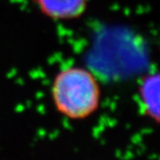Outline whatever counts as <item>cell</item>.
I'll list each match as a JSON object with an SVG mask.
<instances>
[{
  "label": "cell",
  "mask_w": 160,
  "mask_h": 160,
  "mask_svg": "<svg viewBox=\"0 0 160 160\" xmlns=\"http://www.w3.org/2000/svg\"><path fill=\"white\" fill-rule=\"evenodd\" d=\"M159 89L160 75L156 73H148L145 75L139 82L137 98L144 116L159 123Z\"/></svg>",
  "instance_id": "cell-2"
},
{
  "label": "cell",
  "mask_w": 160,
  "mask_h": 160,
  "mask_svg": "<svg viewBox=\"0 0 160 160\" xmlns=\"http://www.w3.org/2000/svg\"><path fill=\"white\" fill-rule=\"evenodd\" d=\"M53 104L61 115L71 120H84L100 105L101 90L95 75L80 67L64 68L51 86Z\"/></svg>",
  "instance_id": "cell-1"
},
{
  "label": "cell",
  "mask_w": 160,
  "mask_h": 160,
  "mask_svg": "<svg viewBox=\"0 0 160 160\" xmlns=\"http://www.w3.org/2000/svg\"><path fill=\"white\" fill-rule=\"evenodd\" d=\"M42 15L54 20H72L82 17L88 0H33Z\"/></svg>",
  "instance_id": "cell-3"
}]
</instances>
